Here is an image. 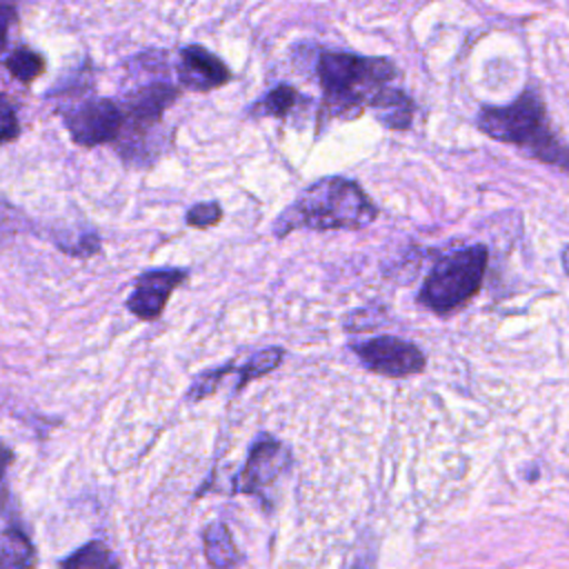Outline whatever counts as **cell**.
Masks as SVG:
<instances>
[{"label": "cell", "instance_id": "cell-25", "mask_svg": "<svg viewBox=\"0 0 569 569\" xmlns=\"http://www.w3.org/2000/svg\"><path fill=\"white\" fill-rule=\"evenodd\" d=\"M13 460H16V456H13V451L4 445V442H0V505H2V498H4V473H7V469L13 465Z\"/></svg>", "mask_w": 569, "mask_h": 569}, {"label": "cell", "instance_id": "cell-26", "mask_svg": "<svg viewBox=\"0 0 569 569\" xmlns=\"http://www.w3.org/2000/svg\"><path fill=\"white\" fill-rule=\"evenodd\" d=\"M562 267H565V271H567V276H569V244H567L565 251H562Z\"/></svg>", "mask_w": 569, "mask_h": 569}, {"label": "cell", "instance_id": "cell-6", "mask_svg": "<svg viewBox=\"0 0 569 569\" xmlns=\"http://www.w3.org/2000/svg\"><path fill=\"white\" fill-rule=\"evenodd\" d=\"M62 122L71 140L80 147H100L116 140L122 116L116 100L109 98H82L71 104H64Z\"/></svg>", "mask_w": 569, "mask_h": 569}, {"label": "cell", "instance_id": "cell-8", "mask_svg": "<svg viewBox=\"0 0 569 569\" xmlns=\"http://www.w3.org/2000/svg\"><path fill=\"white\" fill-rule=\"evenodd\" d=\"M291 465V453L282 442H278L271 436H260L251 449L249 456L238 473L236 491L240 493H262L267 487H271Z\"/></svg>", "mask_w": 569, "mask_h": 569}, {"label": "cell", "instance_id": "cell-19", "mask_svg": "<svg viewBox=\"0 0 569 569\" xmlns=\"http://www.w3.org/2000/svg\"><path fill=\"white\" fill-rule=\"evenodd\" d=\"M233 369H236L233 362H227L224 367L202 371L200 376L193 378V382H191V387H189V391H187V400H202V398L211 396V393L220 387L222 378H224L227 373H231Z\"/></svg>", "mask_w": 569, "mask_h": 569}, {"label": "cell", "instance_id": "cell-16", "mask_svg": "<svg viewBox=\"0 0 569 569\" xmlns=\"http://www.w3.org/2000/svg\"><path fill=\"white\" fill-rule=\"evenodd\" d=\"M4 69L22 84H31L36 78H40L47 69V60L42 53H38L31 47H16L4 58Z\"/></svg>", "mask_w": 569, "mask_h": 569}, {"label": "cell", "instance_id": "cell-18", "mask_svg": "<svg viewBox=\"0 0 569 569\" xmlns=\"http://www.w3.org/2000/svg\"><path fill=\"white\" fill-rule=\"evenodd\" d=\"M56 247L69 256H76V258H89L93 253L100 251V236L96 231H80L78 236H69V238H60L56 236L53 238Z\"/></svg>", "mask_w": 569, "mask_h": 569}, {"label": "cell", "instance_id": "cell-3", "mask_svg": "<svg viewBox=\"0 0 569 569\" xmlns=\"http://www.w3.org/2000/svg\"><path fill=\"white\" fill-rule=\"evenodd\" d=\"M476 127L489 138L520 147L529 158L569 171V147L549 129L547 109L538 91L525 89L516 100L502 107H482Z\"/></svg>", "mask_w": 569, "mask_h": 569}, {"label": "cell", "instance_id": "cell-1", "mask_svg": "<svg viewBox=\"0 0 569 569\" xmlns=\"http://www.w3.org/2000/svg\"><path fill=\"white\" fill-rule=\"evenodd\" d=\"M398 76L389 58L358 56L349 51L322 49L316 56V78L322 91L318 127L331 120H353L371 98Z\"/></svg>", "mask_w": 569, "mask_h": 569}, {"label": "cell", "instance_id": "cell-15", "mask_svg": "<svg viewBox=\"0 0 569 569\" xmlns=\"http://www.w3.org/2000/svg\"><path fill=\"white\" fill-rule=\"evenodd\" d=\"M60 569H120L116 556L102 540H89L58 565Z\"/></svg>", "mask_w": 569, "mask_h": 569}, {"label": "cell", "instance_id": "cell-27", "mask_svg": "<svg viewBox=\"0 0 569 569\" xmlns=\"http://www.w3.org/2000/svg\"><path fill=\"white\" fill-rule=\"evenodd\" d=\"M0 2H7V4H16V0H0Z\"/></svg>", "mask_w": 569, "mask_h": 569}, {"label": "cell", "instance_id": "cell-9", "mask_svg": "<svg viewBox=\"0 0 569 569\" xmlns=\"http://www.w3.org/2000/svg\"><path fill=\"white\" fill-rule=\"evenodd\" d=\"M187 269H149L136 278L133 291L127 298V309L142 322H151L162 316L171 293L187 280Z\"/></svg>", "mask_w": 569, "mask_h": 569}, {"label": "cell", "instance_id": "cell-10", "mask_svg": "<svg viewBox=\"0 0 569 569\" xmlns=\"http://www.w3.org/2000/svg\"><path fill=\"white\" fill-rule=\"evenodd\" d=\"M178 84L189 91H213L231 80L229 67L202 44H187L178 51Z\"/></svg>", "mask_w": 569, "mask_h": 569}, {"label": "cell", "instance_id": "cell-14", "mask_svg": "<svg viewBox=\"0 0 569 569\" xmlns=\"http://www.w3.org/2000/svg\"><path fill=\"white\" fill-rule=\"evenodd\" d=\"M36 567V549L29 536L11 525L0 529V569H33Z\"/></svg>", "mask_w": 569, "mask_h": 569}, {"label": "cell", "instance_id": "cell-22", "mask_svg": "<svg viewBox=\"0 0 569 569\" xmlns=\"http://www.w3.org/2000/svg\"><path fill=\"white\" fill-rule=\"evenodd\" d=\"M20 136V120L13 102L0 93V144L13 142Z\"/></svg>", "mask_w": 569, "mask_h": 569}, {"label": "cell", "instance_id": "cell-23", "mask_svg": "<svg viewBox=\"0 0 569 569\" xmlns=\"http://www.w3.org/2000/svg\"><path fill=\"white\" fill-rule=\"evenodd\" d=\"M22 222H24L22 213L18 209H13L9 202L0 200V238L20 231Z\"/></svg>", "mask_w": 569, "mask_h": 569}, {"label": "cell", "instance_id": "cell-5", "mask_svg": "<svg viewBox=\"0 0 569 569\" xmlns=\"http://www.w3.org/2000/svg\"><path fill=\"white\" fill-rule=\"evenodd\" d=\"M180 98V89L169 80H149L122 91L116 100L122 124L113 140L122 160L133 162L147 156V140L162 122L164 111Z\"/></svg>", "mask_w": 569, "mask_h": 569}, {"label": "cell", "instance_id": "cell-11", "mask_svg": "<svg viewBox=\"0 0 569 569\" xmlns=\"http://www.w3.org/2000/svg\"><path fill=\"white\" fill-rule=\"evenodd\" d=\"M373 118L391 129V131H407L413 122V116H416V104L413 100L402 91V89H396L391 84L382 87L369 102L367 107Z\"/></svg>", "mask_w": 569, "mask_h": 569}, {"label": "cell", "instance_id": "cell-2", "mask_svg": "<svg viewBox=\"0 0 569 569\" xmlns=\"http://www.w3.org/2000/svg\"><path fill=\"white\" fill-rule=\"evenodd\" d=\"M376 218L378 207L358 182L342 176H325L302 189L273 220V236L284 238L298 229H362Z\"/></svg>", "mask_w": 569, "mask_h": 569}, {"label": "cell", "instance_id": "cell-4", "mask_svg": "<svg viewBox=\"0 0 569 569\" xmlns=\"http://www.w3.org/2000/svg\"><path fill=\"white\" fill-rule=\"evenodd\" d=\"M487 247L471 244L445 253L425 278L418 302L433 313H451L467 305L480 289L487 269Z\"/></svg>", "mask_w": 569, "mask_h": 569}, {"label": "cell", "instance_id": "cell-13", "mask_svg": "<svg viewBox=\"0 0 569 569\" xmlns=\"http://www.w3.org/2000/svg\"><path fill=\"white\" fill-rule=\"evenodd\" d=\"M307 98L300 96V91L291 84H276L271 87L262 98H258L251 107H249V116L253 118H280L284 120L287 116H291L300 104H305Z\"/></svg>", "mask_w": 569, "mask_h": 569}, {"label": "cell", "instance_id": "cell-12", "mask_svg": "<svg viewBox=\"0 0 569 569\" xmlns=\"http://www.w3.org/2000/svg\"><path fill=\"white\" fill-rule=\"evenodd\" d=\"M202 547L211 569H236L240 562V553L231 538V531L220 520L207 525V529L202 531Z\"/></svg>", "mask_w": 569, "mask_h": 569}, {"label": "cell", "instance_id": "cell-21", "mask_svg": "<svg viewBox=\"0 0 569 569\" xmlns=\"http://www.w3.org/2000/svg\"><path fill=\"white\" fill-rule=\"evenodd\" d=\"M220 220H222V207L216 200L198 202L184 216V222L196 229H209V227L218 224Z\"/></svg>", "mask_w": 569, "mask_h": 569}, {"label": "cell", "instance_id": "cell-24", "mask_svg": "<svg viewBox=\"0 0 569 569\" xmlns=\"http://www.w3.org/2000/svg\"><path fill=\"white\" fill-rule=\"evenodd\" d=\"M16 22H18L16 4L0 2V53H4V49L9 44V33H11Z\"/></svg>", "mask_w": 569, "mask_h": 569}, {"label": "cell", "instance_id": "cell-20", "mask_svg": "<svg viewBox=\"0 0 569 569\" xmlns=\"http://www.w3.org/2000/svg\"><path fill=\"white\" fill-rule=\"evenodd\" d=\"M91 91V64L84 62L80 69L67 73L56 87H51L49 96H82Z\"/></svg>", "mask_w": 569, "mask_h": 569}, {"label": "cell", "instance_id": "cell-17", "mask_svg": "<svg viewBox=\"0 0 569 569\" xmlns=\"http://www.w3.org/2000/svg\"><path fill=\"white\" fill-rule=\"evenodd\" d=\"M282 358H284V351L280 347H267V349L253 353L244 365H240V369H238V387L236 389L240 391L253 378H260V376L273 371L280 365Z\"/></svg>", "mask_w": 569, "mask_h": 569}, {"label": "cell", "instance_id": "cell-7", "mask_svg": "<svg viewBox=\"0 0 569 569\" xmlns=\"http://www.w3.org/2000/svg\"><path fill=\"white\" fill-rule=\"evenodd\" d=\"M351 351L369 371L387 378H407L425 369L420 347L396 336H376L365 342H353Z\"/></svg>", "mask_w": 569, "mask_h": 569}]
</instances>
